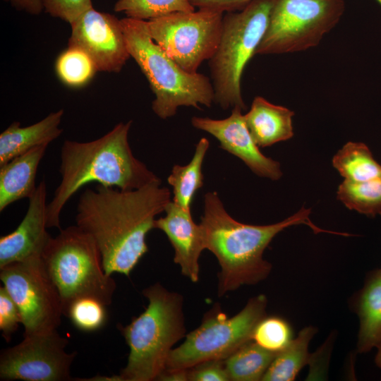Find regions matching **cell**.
I'll return each mask as SVG.
<instances>
[{
    "label": "cell",
    "instance_id": "cell-16",
    "mask_svg": "<svg viewBox=\"0 0 381 381\" xmlns=\"http://www.w3.org/2000/svg\"><path fill=\"white\" fill-rule=\"evenodd\" d=\"M165 216L155 221V229L162 231L174 250V262L181 274L193 283L199 280V258L205 249L202 229L193 219L191 210L173 201L165 207Z\"/></svg>",
    "mask_w": 381,
    "mask_h": 381
},
{
    "label": "cell",
    "instance_id": "cell-15",
    "mask_svg": "<svg viewBox=\"0 0 381 381\" xmlns=\"http://www.w3.org/2000/svg\"><path fill=\"white\" fill-rule=\"evenodd\" d=\"M28 210L18 227L0 238V268L42 254L51 238L47 231V187L44 180L28 199Z\"/></svg>",
    "mask_w": 381,
    "mask_h": 381
},
{
    "label": "cell",
    "instance_id": "cell-26",
    "mask_svg": "<svg viewBox=\"0 0 381 381\" xmlns=\"http://www.w3.org/2000/svg\"><path fill=\"white\" fill-rule=\"evenodd\" d=\"M55 71L64 85L76 88L87 84L97 71L94 61L84 50L69 46L57 57Z\"/></svg>",
    "mask_w": 381,
    "mask_h": 381
},
{
    "label": "cell",
    "instance_id": "cell-13",
    "mask_svg": "<svg viewBox=\"0 0 381 381\" xmlns=\"http://www.w3.org/2000/svg\"><path fill=\"white\" fill-rule=\"evenodd\" d=\"M68 46L84 50L97 71L120 72L131 57L121 19L93 7L71 24Z\"/></svg>",
    "mask_w": 381,
    "mask_h": 381
},
{
    "label": "cell",
    "instance_id": "cell-35",
    "mask_svg": "<svg viewBox=\"0 0 381 381\" xmlns=\"http://www.w3.org/2000/svg\"><path fill=\"white\" fill-rule=\"evenodd\" d=\"M157 380L186 381L188 380V370L163 371Z\"/></svg>",
    "mask_w": 381,
    "mask_h": 381
},
{
    "label": "cell",
    "instance_id": "cell-31",
    "mask_svg": "<svg viewBox=\"0 0 381 381\" xmlns=\"http://www.w3.org/2000/svg\"><path fill=\"white\" fill-rule=\"evenodd\" d=\"M22 323L19 309L5 287H0V330L8 342L11 336Z\"/></svg>",
    "mask_w": 381,
    "mask_h": 381
},
{
    "label": "cell",
    "instance_id": "cell-28",
    "mask_svg": "<svg viewBox=\"0 0 381 381\" xmlns=\"http://www.w3.org/2000/svg\"><path fill=\"white\" fill-rule=\"evenodd\" d=\"M287 321L278 316H265L256 325L252 340L263 349L278 353L293 339Z\"/></svg>",
    "mask_w": 381,
    "mask_h": 381
},
{
    "label": "cell",
    "instance_id": "cell-18",
    "mask_svg": "<svg viewBox=\"0 0 381 381\" xmlns=\"http://www.w3.org/2000/svg\"><path fill=\"white\" fill-rule=\"evenodd\" d=\"M294 112L274 104L262 97H255L244 115L246 124L259 147H266L294 136Z\"/></svg>",
    "mask_w": 381,
    "mask_h": 381
},
{
    "label": "cell",
    "instance_id": "cell-9",
    "mask_svg": "<svg viewBox=\"0 0 381 381\" xmlns=\"http://www.w3.org/2000/svg\"><path fill=\"white\" fill-rule=\"evenodd\" d=\"M344 10V0H275L256 54L294 53L316 47Z\"/></svg>",
    "mask_w": 381,
    "mask_h": 381
},
{
    "label": "cell",
    "instance_id": "cell-33",
    "mask_svg": "<svg viewBox=\"0 0 381 381\" xmlns=\"http://www.w3.org/2000/svg\"><path fill=\"white\" fill-rule=\"evenodd\" d=\"M198 9L210 10L221 13L241 11L254 0H188Z\"/></svg>",
    "mask_w": 381,
    "mask_h": 381
},
{
    "label": "cell",
    "instance_id": "cell-34",
    "mask_svg": "<svg viewBox=\"0 0 381 381\" xmlns=\"http://www.w3.org/2000/svg\"><path fill=\"white\" fill-rule=\"evenodd\" d=\"M18 11L39 15L44 10L41 0H4Z\"/></svg>",
    "mask_w": 381,
    "mask_h": 381
},
{
    "label": "cell",
    "instance_id": "cell-7",
    "mask_svg": "<svg viewBox=\"0 0 381 381\" xmlns=\"http://www.w3.org/2000/svg\"><path fill=\"white\" fill-rule=\"evenodd\" d=\"M275 0H254L241 11L224 14L218 47L209 60L214 102L223 109H246L241 92L244 68L267 30Z\"/></svg>",
    "mask_w": 381,
    "mask_h": 381
},
{
    "label": "cell",
    "instance_id": "cell-11",
    "mask_svg": "<svg viewBox=\"0 0 381 381\" xmlns=\"http://www.w3.org/2000/svg\"><path fill=\"white\" fill-rule=\"evenodd\" d=\"M0 279L19 309L23 336L57 329L63 315L61 300L42 256L1 267Z\"/></svg>",
    "mask_w": 381,
    "mask_h": 381
},
{
    "label": "cell",
    "instance_id": "cell-12",
    "mask_svg": "<svg viewBox=\"0 0 381 381\" xmlns=\"http://www.w3.org/2000/svg\"><path fill=\"white\" fill-rule=\"evenodd\" d=\"M67 338L57 329L24 336L14 346L1 351L0 378L25 381H67L76 351L67 353Z\"/></svg>",
    "mask_w": 381,
    "mask_h": 381
},
{
    "label": "cell",
    "instance_id": "cell-17",
    "mask_svg": "<svg viewBox=\"0 0 381 381\" xmlns=\"http://www.w3.org/2000/svg\"><path fill=\"white\" fill-rule=\"evenodd\" d=\"M48 144L35 147L0 166V212L35 192V178L39 164Z\"/></svg>",
    "mask_w": 381,
    "mask_h": 381
},
{
    "label": "cell",
    "instance_id": "cell-22",
    "mask_svg": "<svg viewBox=\"0 0 381 381\" xmlns=\"http://www.w3.org/2000/svg\"><path fill=\"white\" fill-rule=\"evenodd\" d=\"M315 332L313 327L301 329L287 346L277 353L262 380H294L302 368L310 361L308 345Z\"/></svg>",
    "mask_w": 381,
    "mask_h": 381
},
{
    "label": "cell",
    "instance_id": "cell-21",
    "mask_svg": "<svg viewBox=\"0 0 381 381\" xmlns=\"http://www.w3.org/2000/svg\"><path fill=\"white\" fill-rule=\"evenodd\" d=\"M209 146L206 138L200 139L190 162L184 166L174 165L167 178L173 189V202L186 210H190L195 194L203 186L202 168Z\"/></svg>",
    "mask_w": 381,
    "mask_h": 381
},
{
    "label": "cell",
    "instance_id": "cell-32",
    "mask_svg": "<svg viewBox=\"0 0 381 381\" xmlns=\"http://www.w3.org/2000/svg\"><path fill=\"white\" fill-rule=\"evenodd\" d=\"M190 381H229L224 360H211L188 369Z\"/></svg>",
    "mask_w": 381,
    "mask_h": 381
},
{
    "label": "cell",
    "instance_id": "cell-25",
    "mask_svg": "<svg viewBox=\"0 0 381 381\" xmlns=\"http://www.w3.org/2000/svg\"><path fill=\"white\" fill-rule=\"evenodd\" d=\"M337 198L361 214L381 215V177L365 181L344 180L338 187Z\"/></svg>",
    "mask_w": 381,
    "mask_h": 381
},
{
    "label": "cell",
    "instance_id": "cell-2",
    "mask_svg": "<svg viewBox=\"0 0 381 381\" xmlns=\"http://www.w3.org/2000/svg\"><path fill=\"white\" fill-rule=\"evenodd\" d=\"M310 214V209L302 207L294 215L275 224H243L229 214L217 192L207 193L199 224L205 249L214 255L220 265L217 295L222 296L243 285L255 284L267 278L272 265L263 258V253L273 238L287 227L306 224L316 234L344 235L318 227L311 222Z\"/></svg>",
    "mask_w": 381,
    "mask_h": 381
},
{
    "label": "cell",
    "instance_id": "cell-36",
    "mask_svg": "<svg viewBox=\"0 0 381 381\" xmlns=\"http://www.w3.org/2000/svg\"><path fill=\"white\" fill-rule=\"evenodd\" d=\"M377 348V353L375 356V362L377 366L381 368V344Z\"/></svg>",
    "mask_w": 381,
    "mask_h": 381
},
{
    "label": "cell",
    "instance_id": "cell-20",
    "mask_svg": "<svg viewBox=\"0 0 381 381\" xmlns=\"http://www.w3.org/2000/svg\"><path fill=\"white\" fill-rule=\"evenodd\" d=\"M359 318L357 349L365 353L381 344V268L370 272L355 300Z\"/></svg>",
    "mask_w": 381,
    "mask_h": 381
},
{
    "label": "cell",
    "instance_id": "cell-30",
    "mask_svg": "<svg viewBox=\"0 0 381 381\" xmlns=\"http://www.w3.org/2000/svg\"><path fill=\"white\" fill-rule=\"evenodd\" d=\"M46 13L69 24L92 8V0H41Z\"/></svg>",
    "mask_w": 381,
    "mask_h": 381
},
{
    "label": "cell",
    "instance_id": "cell-23",
    "mask_svg": "<svg viewBox=\"0 0 381 381\" xmlns=\"http://www.w3.org/2000/svg\"><path fill=\"white\" fill-rule=\"evenodd\" d=\"M332 165L344 180L365 181L381 177V164L363 143H346L334 155Z\"/></svg>",
    "mask_w": 381,
    "mask_h": 381
},
{
    "label": "cell",
    "instance_id": "cell-27",
    "mask_svg": "<svg viewBox=\"0 0 381 381\" xmlns=\"http://www.w3.org/2000/svg\"><path fill=\"white\" fill-rule=\"evenodd\" d=\"M114 10L128 18L149 20L176 12L195 10L188 0H117Z\"/></svg>",
    "mask_w": 381,
    "mask_h": 381
},
{
    "label": "cell",
    "instance_id": "cell-1",
    "mask_svg": "<svg viewBox=\"0 0 381 381\" xmlns=\"http://www.w3.org/2000/svg\"><path fill=\"white\" fill-rule=\"evenodd\" d=\"M170 201L161 180L130 190L98 184L80 195L76 225L95 240L107 274L129 276L148 251L146 236L156 216Z\"/></svg>",
    "mask_w": 381,
    "mask_h": 381
},
{
    "label": "cell",
    "instance_id": "cell-6",
    "mask_svg": "<svg viewBox=\"0 0 381 381\" xmlns=\"http://www.w3.org/2000/svg\"><path fill=\"white\" fill-rule=\"evenodd\" d=\"M42 259L59 294L64 315L80 298H93L107 306L111 303L116 282L105 272L95 240L78 226L51 237Z\"/></svg>",
    "mask_w": 381,
    "mask_h": 381
},
{
    "label": "cell",
    "instance_id": "cell-4",
    "mask_svg": "<svg viewBox=\"0 0 381 381\" xmlns=\"http://www.w3.org/2000/svg\"><path fill=\"white\" fill-rule=\"evenodd\" d=\"M143 295L148 301L145 310L118 327L130 352L126 365L114 375L116 381L157 380L173 346L186 335L181 294L155 283Z\"/></svg>",
    "mask_w": 381,
    "mask_h": 381
},
{
    "label": "cell",
    "instance_id": "cell-29",
    "mask_svg": "<svg viewBox=\"0 0 381 381\" xmlns=\"http://www.w3.org/2000/svg\"><path fill=\"white\" fill-rule=\"evenodd\" d=\"M106 306L95 298H80L71 304L66 316L80 330L93 332L105 325L107 318Z\"/></svg>",
    "mask_w": 381,
    "mask_h": 381
},
{
    "label": "cell",
    "instance_id": "cell-10",
    "mask_svg": "<svg viewBox=\"0 0 381 381\" xmlns=\"http://www.w3.org/2000/svg\"><path fill=\"white\" fill-rule=\"evenodd\" d=\"M224 14L198 9L172 13L147 22L155 42L183 70L196 73L218 47Z\"/></svg>",
    "mask_w": 381,
    "mask_h": 381
},
{
    "label": "cell",
    "instance_id": "cell-8",
    "mask_svg": "<svg viewBox=\"0 0 381 381\" xmlns=\"http://www.w3.org/2000/svg\"><path fill=\"white\" fill-rule=\"evenodd\" d=\"M267 303L265 295L255 296L232 317L215 305L205 313L200 325L171 351L163 371L188 370L205 361L225 360L252 340L256 325L266 316Z\"/></svg>",
    "mask_w": 381,
    "mask_h": 381
},
{
    "label": "cell",
    "instance_id": "cell-24",
    "mask_svg": "<svg viewBox=\"0 0 381 381\" xmlns=\"http://www.w3.org/2000/svg\"><path fill=\"white\" fill-rule=\"evenodd\" d=\"M277 353L250 340L224 360L230 380H262Z\"/></svg>",
    "mask_w": 381,
    "mask_h": 381
},
{
    "label": "cell",
    "instance_id": "cell-19",
    "mask_svg": "<svg viewBox=\"0 0 381 381\" xmlns=\"http://www.w3.org/2000/svg\"><path fill=\"white\" fill-rule=\"evenodd\" d=\"M64 111L51 112L41 121L22 127L18 121L13 122L0 134V166L30 149L49 144L63 131L60 124Z\"/></svg>",
    "mask_w": 381,
    "mask_h": 381
},
{
    "label": "cell",
    "instance_id": "cell-3",
    "mask_svg": "<svg viewBox=\"0 0 381 381\" xmlns=\"http://www.w3.org/2000/svg\"><path fill=\"white\" fill-rule=\"evenodd\" d=\"M132 121L117 123L88 142L66 140L61 149V180L47 205V227L60 229L61 212L68 200L91 182L130 190L160 179L137 159L128 142Z\"/></svg>",
    "mask_w": 381,
    "mask_h": 381
},
{
    "label": "cell",
    "instance_id": "cell-37",
    "mask_svg": "<svg viewBox=\"0 0 381 381\" xmlns=\"http://www.w3.org/2000/svg\"><path fill=\"white\" fill-rule=\"evenodd\" d=\"M376 1L381 6V0H376Z\"/></svg>",
    "mask_w": 381,
    "mask_h": 381
},
{
    "label": "cell",
    "instance_id": "cell-5",
    "mask_svg": "<svg viewBox=\"0 0 381 381\" xmlns=\"http://www.w3.org/2000/svg\"><path fill=\"white\" fill-rule=\"evenodd\" d=\"M128 49L155 95L154 113L162 119L174 116L179 107H210L214 91L210 78L189 73L171 59L152 39L147 20L121 19Z\"/></svg>",
    "mask_w": 381,
    "mask_h": 381
},
{
    "label": "cell",
    "instance_id": "cell-14",
    "mask_svg": "<svg viewBox=\"0 0 381 381\" xmlns=\"http://www.w3.org/2000/svg\"><path fill=\"white\" fill-rule=\"evenodd\" d=\"M191 123L214 136L219 142V147L241 159L254 174L272 180L281 178L279 163L260 152L246 124L241 109L233 108L231 115L224 119L193 116Z\"/></svg>",
    "mask_w": 381,
    "mask_h": 381
}]
</instances>
